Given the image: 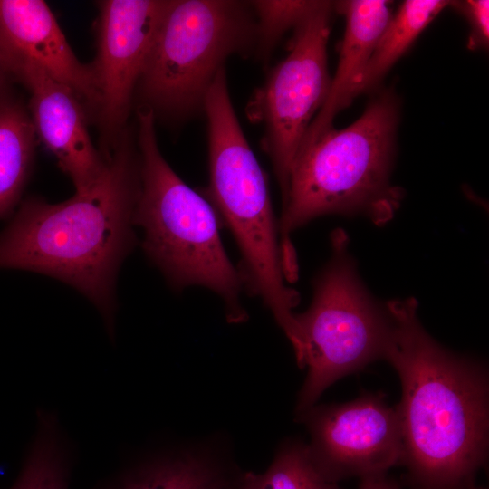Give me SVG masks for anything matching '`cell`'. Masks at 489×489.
<instances>
[{
    "label": "cell",
    "instance_id": "18",
    "mask_svg": "<svg viewBox=\"0 0 489 489\" xmlns=\"http://www.w3.org/2000/svg\"><path fill=\"white\" fill-rule=\"evenodd\" d=\"M241 489H341L326 479L312 462L307 445L298 439L283 441L262 473L244 472Z\"/></svg>",
    "mask_w": 489,
    "mask_h": 489
},
{
    "label": "cell",
    "instance_id": "4",
    "mask_svg": "<svg viewBox=\"0 0 489 489\" xmlns=\"http://www.w3.org/2000/svg\"><path fill=\"white\" fill-rule=\"evenodd\" d=\"M204 113L207 119L208 198L239 248L244 289L262 300L295 345L299 328L292 310L299 303V293L286 284L283 249L267 177L235 115L225 68L209 88Z\"/></svg>",
    "mask_w": 489,
    "mask_h": 489
},
{
    "label": "cell",
    "instance_id": "14",
    "mask_svg": "<svg viewBox=\"0 0 489 489\" xmlns=\"http://www.w3.org/2000/svg\"><path fill=\"white\" fill-rule=\"evenodd\" d=\"M334 9L346 20L339 64L328 97L312 121L300 150L331 129L336 114L353 100L355 82L392 16L389 2L383 0L340 1L334 3Z\"/></svg>",
    "mask_w": 489,
    "mask_h": 489
},
{
    "label": "cell",
    "instance_id": "1",
    "mask_svg": "<svg viewBox=\"0 0 489 489\" xmlns=\"http://www.w3.org/2000/svg\"><path fill=\"white\" fill-rule=\"evenodd\" d=\"M388 331L382 360L398 373L408 489L476 484L489 447V373L484 361L453 352L426 331L415 298L385 303Z\"/></svg>",
    "mask_w": 489,
    "mask_h": 489
},
{
    "label": "cell",
    "instance_id": "19",
    "mask_svg": "<svg viewBox=\"0 0 489 489\" xmlns=\"http://www.w3.org/2000/svg\"><path fill=\"white\" fill-rule=\"evenodd\" d=\"M256 17L257 43L254 55L267 62L275 45L309 14L319 1H250Z\"/></svg>",
    "mask_w": 489,
    "mask_h": 489
},
{
    "label": "cell",
    "instance_id": "10",
    "mask_svg": "<svg viewBox=\"0 0 489 489\" xmlns=\"http://www.w3.org/2000/svg\"><path fill=\"white\" fill-rule=\"evenodd\" d=\"M171 0L98 2L96 55L90 63L97 92L94 121L107 158L125 129L154 37Z\"/></svg>",
    "mask_w": 489,
    "mask_h": 489
},
{
    "label": "cell",
    "instance_id": "22",
    "mask_svg": "<svg viewBox=\"0 0 489 489\" xmlns=\"http://www.w3.org/2000/svg\"><path fill=\"white\" fill-rule=\"evenodd\" d=\"M7 74V72L5 68L4 62L2 59L1 52H0V94L3 87L4 78L5 75ZM1 98V97H0Z\"/></svg>",
    "mask_w": 489,
    "mask_h": 489
},
{
    "label": "cell",
    "instance_id": "5",
    "mask_svg": "<svg viewBox=\"0 0 489 489\" xmlns=\"http://www.w3.org/2000/svg\"><path fill=\"white\" fill-rule=\"evenodd\" d=\"M136 114L140 188L134 225L143 229L144 253L174 289L207 288L224 302L228 322H244V279L224 248L216 211L162 156L153 112L137 108Z\"/></svg>",
    "mask_w": 489,
    "mask_h": 489
},
{
    "label": "cell",
    "instance_id": "11",
    "mask_svg": "<svg viewBox=\"0 0 489 489\" xmlns=\"http://www.w3.org/2000/svg\"><path fill=\"white\" fill-rule=\"evenodd\" d=\"M0 52L7 74L23 65L40 68L69 86L94 120L99 99L91 65L76 57L44 1L0 0Z\"/></svg>",
    "mask_w": 489,
    "mask_h": 489
},
{
    "label": "cell",
    "instance_id": "3",
    "mask_svg": "<svg viewBox=\"0 0 489 489\" xmlns=\"http://www.w3.org/2000/svg\"><path fill=\"white\" fill-rule=\"evenodd\" d=\"M398 114L397 99L383 92L352 124L331 127L299 151L278 222L290 276L297 274L290 235L312 220L363 214L383 224L393 216L400 200L389 183Z\"/></svg>",
    "mask_w": 489,
    "mask_h": 489
},
{
    "label": "cell",
    "instance_id": "12",
    "mask_svg": "<svg viewBox=\"0 0 489 489\" xmlns=\"http://www.w3.org/2000/svg\"><path fill=\"white\" fill-rule=\"evenodd\" d=\"M11 75L29 91L28 112L37 140L54 155L75 192L93 186L103 174L107 158L91 139L82 101L69 86L36 66L23 65Z\"/></svg>",
    "mask_w": 489,
    "mask_h": 489
},
{
    "label": "cell",
    "instance_id": "2",
    "mask_svg": "<svg viewBox=\"0 0 489 489\" xmlns=\"http://www.w3.org/2000/svg\"><path fill=\"white\" fill-rule=\"evenodd\" d=\"M140 188L136 128H127L99 180L51 204L24 200L0 233V268L46 274L70 284L101 312L113 331L120 267L132 250Z\"/></svg>",
    "mask_w": 489,
    "mask_h": 489
},
{
    "label": "cell",
    "instance_id": "15",
    "mask_svg": "<svg viewBox=\"0 0 489 489\" xmlns=\"http://www.w3.org/2000/svg\"><path fill=\"white\" fill-rule=\"evenodd\" d=\"M37 138L28 110L0 98V218L16 206L30 176Z\"/></svg>",
    "mask_w": 489,
    "mask_h": 489
},
{
    "label": "cell",
    "instance_id": "17",
    "mask_svg": "<svg viewBox=\"0 0 489 489\" xmlns=\"http://www.w3.org/2000/svg\"><path fill=\"white\" fill-rule=\"evenodd\" d=\"M71 471V455L57 418L39 412L33 442L8 489H69Z\"/></svg>",
    "mask_w": 489,
    "mask_h": 489
},
{
    "label": "cell",
    "instance_id": "20",
    "mask_svg": "<svg viewBox=\"0 0 489 489\" xmlns=\"http://www.w3.org/2000/svg\"><path fill=\"white\" fill-rule=\"evenodd\" d=\"M467 18L471 32L468 39L469 49L485 48L489 42V2L487 0H468L451 2Z\"/></svg>",
    "mask_w": 489,
    "mask_h": 489
},
{
    "label": "cell",
    "instance_id": "9",
    "mask_svg": "<svg viewBox=\"0 0 489 489\" xmlns=\"http://www.w3.org/2000/svg\"><path fill=\"white\" fill-rule=\"evenodd\" d=\"M296 419L310 436V458L329 481L388 473L401 465L403 443L396 406L381 393L340 404H315Z\"/></svg>",
    "mask_w": 489,
    "mask_h": 489
},
{
    "label": "cell",
    "instance_id": "8",
    "mask_svg": "<svg viewBox=\"0 0 489 489\" xmlns=\"http://www.w3.org/2000/svg\"><path fill=\"white\" fill-rule=\"evenodd\" d=\"M333 10L334 2L319 1L298 24L288 54L270 71L246 108L249 119L264 126L262 146L272 161L282 202L302 142L330 91L327 43Z\"/></svg>",
    "mask_w": 489,
    "mask_h": 489
},
{
    "label": "cell",
    "instance_id": "16",
    "mask_svg": "<svg viewBox=\"0 0 489 489\" xmlns=\"http://www.w3.org/2000/svg\"><path fill=\"white\" fill-rule=\"evenodd\" d=\"M446 0H407L381 33L366 67L355 82L352 99L377 86L420 33L446 6Z\"/></svg>",
    "mask_w": 489,
    "mask_h": 489
},
{
    "label": "cell",
    "instance_id": "7",
    "mask_svg": "<svg viewBox=\"0 0 489 489\" xmlns=\"http://www.w3.org/2000/svg\"><path fill=\"white\" fill-rule=\"evenodd\" d=\"M331 256L314 281L310 307L295 314L301 340L300 369L307 375L297 396L295 414L314 406L340 379L382 360L388 331L385 303H378L360 281L348 252V237L331 236Z\"/></svg>",
    "mask_w": 489,
    "mask_h": 489
},
{
    "label": "cell",
    "instance_id": "13",
    "mask_svg": "<svg viewBox=\"0 0 489 489\" xmlns=\"http://www.w3.org/2000/svg\"><path fill=\"white\" fill-rule=\"evenodd\" d=\"M197 445L146 455L102 489H241L244 471L223 449Z\"/></svg>",
    "mask_w": 489,
    "mask_h": 489
},
{
    "label": "cell",
    "instance_id": "23",
    "mask_svg": "<svg viewBox=\"0 0 489 489\" xmlns=\"http://www.w3.org/2000/svg\"><path fill=\"white\" fill-rule=\"evenodd\" d=\"M467 489H488V488H486L484 486H479L477 484H475V485H473V486H471V487H469Z\"/></svg>",
    "mask_w": 489,
    "mask_h": 489
},
{
    "label": "cell",
    "instance_id": "6",
    "mask_svg": "<svg viewBox=\"0 0 489 489\" xmlns=\"http://www.w3.org/2000/svg\"><path fill=\"white\" fill-rule=\"evenodd\" d=\"M256 43L250 1L171 0L136 89L138 108L171 124L204 112L209 88L227 58L254 55Z\"/></svg>",
    "mask_w": 489,
    "mask_h": 489
},
{
    "label": "cell",
    "instance_id": "21",
    "mask_svg": "<svg viewBox=\"0 0 489 489\" xmlns=\"http://www.w3.org/2000/svg\"><path fill=\"white\" fill-rule=\"evenodd\" d=\"M359 489H404L400 481L388 473L360 478Z\"/></svg>",
    "mask_w": 489,
    "mask_h": 489
}]
</instances>
